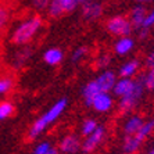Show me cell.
Instances as JSON below:
<instances>
[{"mask_svg": "<svg viewBox=\"0 0 154 154\" xmlns=\"http://www.w3.org/2000/svg\"><path fill=\"white\" fill-rule=\"evenodd\" d=\"M144 64H146L147 68H150V67H154V49L150 51V53L147 54L146 60H144Z\"/></svg>", "mask_w": 154, "mask_h": 154, "instance_id": "obj_31", "label": "cell"}, {"mask_svg": "<svg viewBox=\"0 0 154 154\" xmlns=\"http://www.w3.org/2000/svg\"><path fill=\"white\" fill-rule=\"evenodd\" d=\"M140 67H142V63L137 58H132V60L125 61L119 67V71H118L119 78H133V76L136 78L140 71Z\"/></svg>", "mask_w": 154, "mask_h": 154, "instance_id": "obj_14", "label": "cell"}, {"mask_svg": "<svg viewBox=\"0 0 154 154\" xmlns=\"http://www.w3.org/2000/svg\"><path fill=\"white\" fill-rule=\"evenodd\" d=\"M81 15L85 21L88 22H94L97 20H100L101 15L104 13L103 4L97 0H90V2H85L81 3Z\"/></svg>", "mask_w": 154, "mask_h": 154, "instance_id": "obj_7", "label": "cell"}, {"mask_svg": "<svg viewBox=\"0 0 154 154\" xmlns=\"http://www.w3.org/2000/svg\"><path fill=\"white\" fill-rule=\"evenodd\" d=\"M14 104L8 100H3L0 101V121H4V119H8L11 115L14 114Z\"/></svg>", "mask_w": 154, "mask_h": 154, "instance_id": "obj_22", "label": "cell"}, {"mask_svg": "<svg viewBox=\"0 0 154 154\" xmlns=\"http://www.w3.org/2000/svg\"><path fill=\"white\" fill-rule=\"evenodd\" d=\"M107 137V128L104 125H99L94 132H92L89 136H86L82 142L81 146V151L82 153L92 154L104 143V140Z\"/></svg>", "mask_w": 154, "mask_h": 154, "instance_id": "obj_5", "label": "cell"}, {"mask_svg": "<svg viewBox=\"0 0 154 154\" xmlns=\"http://www.w3.org/2000/svg\"><path fill=\"white\" fill-rule=\"evenodd\" d=\"M153 133H154V118H151V119H147V121L143 122V125L140 126V129L135 133V136H136L142 143H144V140L149 136H151Z\"/></svg>", "mask_w": 154, "mask_h": 154, "instance_id": "obj_20", "label": "cell"}, {"mask_svg": "<svg viewBox=\"0 0 154 154\" xmlns=\"http://www.w3.org/2000/svg\"><path fill=\"white\" fill-rule=\"evenodd\" d=\"M94 64H96V68H99V69H107L108 67H110V64H111V56L108 53L100 54V56L97 57Z\"/></svg>", "mask_w": 154, "mask_h": 154, "instance_id": "obj_26", "label": "cell"}, {"mask_svg": "<svg viewBox=\"0 0 154 154\" xmlns=\"http://www.w3.org/2000/svg\"><path fill=\"white\" fill-rule=\"evenodd\" d=\"M137 32H139V39H146L147 36H149V33H150V29H144V28H140V29H137Z\"/></svg>", "mask_w": 154, "mask_h": 154, "instance_id": "obj_32", "label": "cell"}, {"mask_svg": "<svg viewBox=\"0 0 154 154\" xmlns=\"http://www.w3.org/2000/svg\"><path fill=\"white\" fill-rule=\"evenodd\" d=\"M29 3H31V6H32L35 10L43 11V10H46L47 8L49 3H50V0H29Z\"/></svg>", "mask_w": 154, "mask_h": 154, "instance_id": "obj_30", "label": "cell"}, {"mask_svg": "<svg viewBox=\"0 0 154 154\" xmlns=\"http://www.w3.org/2000/svg\"><path fill=\"white\" fill-rule=\"evenodd\" d=\"M46 154H61V153L57 150V149H56V147H51V149H50L49 151H47Z\"/></svg>", "mask_w": 154, "mask_h": 154, "instance_id": "obj_34", "label": "cell"}, {"mask_svg": "<svg viewBox=\"0 0 154 154\" xmlns=\"http://www.w3.org/2000/svg\"><path fill=\"white\" fill-rule=\"evenodd\" d=\"M114 97L110 94V92H100L92 100V104H90V107L99 114H107L114 108Z\"/></svg>", "mask_w": 154, "mask_h": 154, "instance_id": "obj_9", "label": "cell"}, {"mask_svg": "<svg viewBox=\"0 0 154 154\" xmlns=\"http://www.w3.org/2000/svg\"><path fill=\"white\" fill-rule=\"evenodd\" d=\"M133 85H135V79L133 78H118L115 81L114 86H112V93L117 97L125 96L132 90Z\"/></svg>", "mask_w": 154, "mask_h": 154, "instance_id": "obj_17", "label": "cell"}, {"mask_svg": "<svg viewBox=\"0 0 154 154\" xmlns=\"http://www.w3.org/2000/svg\"><path fill=\"white\" fill-rule=\"evenodd\" d=\"M97 126H99V122L94 118H85L82 121V124H81L79 132H81V135L83 137H86V136H89L92 132H94Z\"/></svg>", "mask_w": 154, "mask_h": 154, "instance_id": "obj_21", "label": "cell"}, {"mask_svg": "<svg viewBox=\"0 0 154 154\" xmlns=\"http://www.w3.org/2000/svg\"><path fill=\"white\" fill-rule=\"evenodd\" d=\"M142 146H143V143L135 135H128V136L122 137V149H124L125 153L136 154Z\"/></svg>", "mask_w": 154, "mask_h": 154, "instance_id": "obj_19", "label": "cell"}, {"mask_svg": "<svg viewBox=\"0 0 154 154\" xmlns=\"http://www.w3.org/2000/svg\"><path fill=\"white\" fill-rule=\"evenodd\" d=\"M83 154H88V153H83Z\"/></svg>", "mask_w": 154, "mask_h": 154, "instance_id": "obj_38", "label": "cell"}, {"mask_svg": "<svg viewBox=\"0 0 154 154\" xmlns=\"http://www.w3.org/2000/svg\"><path fill=\"white\" fill-rule=\"evenodd\" d=\"M147 11L149 10H147V7L144 6V4H136L135 7H132V10H131V13H129L128 18H129V21H131V24H132L133 29H136L137 31V29L142 28Z\"/></svg>", "mask_w": 154, "mask_h": 154, "instance_id": "obj_13", "label": "cell"}, {"mask_svg": "<svg viewBox=\"0 0 154 154\" xmlns=\"http://www.w3.org/2000/svg\"><path fill=\"white\" fill-rule=\"evenodd\" d=\"M142 81H143V85L146 88V90H154V67L147 68V71L144 74H142Z\"/></svg>", "mask_w": 154, "mask_h": 154, "instance_id": "obj_23", "label": "cell"}, {"mask_svg": "<svg viewBox=\"0 0 154 154\" xmlns=\"http://www.w3.org/2000/svg\"><path fill=\"white\" fill-rule=\"evenodd\" d=\"M147 154H154V147L151 149V150H149V153H147Z\"/></svg>", "mask_w": 154, "mask_h": 154, "instance_id": "obj_36", "label": "cell"}, {"mask_svg": "<svg viewBox=\"0 0 154 154\" xmlns=\"http://www.w3.org/2000/svg\"><path fill=\"white\" fill-rule=\"evenodd\" d=\"M118 79L117 74L112 69H101V72L96 76V82L101 92H111L115 81Z\"/></svg>", "mask_w": 154, "mask_h": 154, "instance_id": "obj_10", "label": "cell"}, {"mask_svg": "<svg viewBox=\"0 0 154 154\" xmlns=\"http://www.w3.org/2000/svg\"><path fill=\"white\" fill-rule=\"evenodd\" d=\"M67 106H68V100H67L65 97H63V99L56 101L45 114H42L38 119H35V122L31 125V128H29V131H28V139L29 140L38 139L49 126L53 125L54 122L63 115V112L65 111Z\"/></svg>", "mask_w": 154, "mask_h": 154, "instance_id": "obj_1", "label": "cell"}, {"mask_svg": "<svg viewBox=\"0 0 154 154\" xmlns=\"http://www.w3.org/2000/svg\"><path fill=\"white\" fill-rule=\"evenodd\" d=\"M78 4V0H50L46 11L50 18H60L75 11Z\"/></svg>", "mask_w": 154, "mask_h": 154, "instance_id": "obj_6", "label": "cell"}, {"mask_svg": "<svg viewBox=\"0 0 154 154\" xmlns=\"http://www.w3.org/2000/svg\"><path fill=\"white\" fill-rule=\"evenodd\" d=\"M88 47L86 46H79V47H76L75 50L71 53V63L72 64H78V63H81V61L83 60V58L88 56Z\"/></svg>", "mask_w": 154, "mask_h": 154, "instance_id": "obj_24", "label": "cell"}, {"mask_svg": "<svg viewBox=\"0 0 154 154\" xmlns=\"http://www.w3.org/2000/svg\"><path fill=\"white\" fill-rule=\"evenodd\" d=\"M10 22V11L4 4H0V32L3 31Z\"/></svg>", "mask_w": 154, "mask_h": 154, "instance_id": "obj_27", "label": "cell"}, {"mask_svg": "<svg viewBox=\"0 0 154 154\" xmlns=\"http://www.w3.org/2000/svg\"><path fill=\"white\" fill-rule=\"evenodd\" d=\"M13 86H14L13 78H10V76H3V78H0V97L4 96V94H7L8 92L13 89Z\"/></svg>", "mask_w": 154, "mask_h": 154, "instance_id": "obj_25", "label": "cell"}, {"mask_svg": "<svg viewBox=\"0 0 154 154\" xmlns=\"http://www.w3.org/2000/svg\"><path fill=\"white\" fill-rule=\"evenodd\" d=\"M135 2H136L137 4H144V6H146V4L151 3V2H154V0H135Z\"/></svg>", "mask_w": 154, "mask_h": 154, "instance_id": "obj_33", "label": "cell"}, {"mask_svg": "<svg viewBox=\"0 0 154 154\" xmlns=\"http://www.w3.org/2000/svg\"><path fill=\"white\" fill-rule=\"evenodd\" d=\"M146 119L142 117L140 114H132L131 117L125 119L124 125H122V133L124 136H128V135H135L140 129V126L143 125V122Z\"/></svg>", "mask_w": 154, "mask_h": 154, "instance_id": "obj_12", "label": "cell"}, {"mask_svg": "<svg viewBox=\"0 0 154 154\" xmlns=\"http://www.w3.org/2000/svg\"><path fill=\"white\" fill-rule=\"evenodd\" d=\"M100 92H101V90H100V88H99V85H97L96 79L89 81L88 83H85V85H83L81 94H82V97H83V101H85L86 107H90L92 100H93L94 97L100 93Z\"/></svg>", "mask_w": 154, "mask_h": 154, "instance_id": "obj_16", "label": "cell"}, {"mask_svg": "<svg viewBox=\"0 0 154 154\" xmlns=\"http://www.w3.org/2000/svg\"><path fill=\"white\" fill-rule=\"evenodd\" d=\"M51 143L50 142H47V140H43V142H39V143L36 144L35 147H33L32 150V154H46L47 151L51 149Z\"/></svg>", "mask_w": 154, "mask_h": 154, "instance_id": "obj_28", "label": "cell"}, {"mask_svg": "<svg viewBox=\"0 0 154 154\" xmlns=\"http://www.w3.org/2000/svg\"><path fill=\"white\" fill-rule=\"evenodd\" d=\"M18 47H20V49L15 51L14 56H13V58H11V64H13L14 68H22V67L29 61V58H31V56H32L33 50L29 45L18 46Z\"/></svg>", "mask_w": 154, "mask_h": 154, "instance_id": "obj_11", "label": "cell"}, {"mask_svg": "<svg viewBox=\"0 0 154 154\" xmlns=\"http://www.w3.org/2000/svg\"><path fill=\"white\" fill-rule=\"evenodd\" d=\"M81 146H82V140L79 139L76 133L71 132L60 139L57 150L61 154H76L78 151H81Z\"/></svg>", "mask_w": 154, "mask_h": 154, "instance_id": "obj_8", "label": "cell"}, {"mask_svg": "<svg viewBox=\"0 0 154 154\" xmlns=\"http://www.w3.org/2000/svg\"><path fill=\"white\" fill-rule=\"evenodd\" d=\"M135 49V39L131 36H122L118 38L117 42L114 43V53L119 57L126 56Z\"/></svg>", "mask_w": 154, "mask_h": 154, "instance_id": "obj_15", "label": "cell"}, {"mask_svg": "<svg viewBox=\"0 0 154 154\" xmlns=\"http://www.w3.org/2000/svg\"><path fill=\"white\" fill-rule=\"evenodd\" d=\"M144 90H146V88L143 85L142 76L140 75L136 76L132 90L129 93H126L125 96L119 97L118 103H117V108H118L119 114H129V112H132L139 106L140 100H142V97L144 94Z\"/></svg>", "mask_w": 154, "mask_h": 154, "instance_id": "obj_3", "label": "cell"}, {"mask_svg": "<svg viewBox=\"0 0 154 154\" xmlns=\"http://www.w3.org/2000/svg\"><path fill=\"white\" fill-rule=\"evenodd\" d=\"M85 2H90V0H78V3H85Z\"/></svg>", "mask_w": 154, "mask_h": 154, "instance_id": "obj_35", "label": "cell"}, {"mask_svg": "<svg viewBox=\"0 0 154 154\" xmlns=\"http://www.w3.org/2000/svg\"><path fill=\"white\" fill-rule=\"evenodd\" d=\"M63 60H64V53L58 47H50L43 53V61L50 67L60 65L63 63Z\"/></svg>", "mask_w": 154, "mask_h": 154, "instance_id": "obj_18", "label": "cell"}, {"mask_svg": "<svg viewBox=\"0 0 154 154\" xmlns=\"http://www.w3.org/2000/svg\"><path fill=\"white\" fill-rule=\"evenodd\" d=\"M119 154H131V153H125V151H124V153H119Z\"/></svg>", "mask_w": 154, "mask_h": 154, "instance_id": "obj_37", "label": "cell"}, {"mask_svg": "<svg viewBox=\"0 0 154 154\" xmlns=\"http://www.w3.org/2000/svg\"><path fill=\"white\" fill-rule=\"evenodd\" d=\"M153 26H154V8H151L150 11H147L146 18H144L142 28H144V29H151Z\"/></svg>", "mask_w": 154, "mask_h": 154, "instance_id": "obj_29", "label": "cell"}, {"mask_svg": "<svg viewBox=\"0 0 154 154\" xmlns=\"http://www.w3.org/2000/svg\"><path fill=\"white\" fill-rule=\"evenodd\" d=\"M43 28V18L40 15L35 14L31 17L22 20L20 24L14 28L10 36V40L15 46H25L33 40L40 29Z\"/></svg>", "mask_w": 154, "mask_h": 154, "instance_id": "obj_2", "label": "cell"}, {"mask_svg": "<svg viewBox=\"0 0 154 154\" xmlns=\"http://www.w3.org/2000/svg\"><path fill=\"white\" fill-rule=\"evenodd\" d=\"M106 29L110 35L118 36H131V33L133 32V26L129 21V18L126 15H112L106 21Z\"/></svg>", "mask_w": 154, "mask_h": 154, "instance_id": "obj_4", "label": "cell"}]
</instances>
